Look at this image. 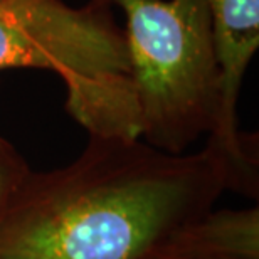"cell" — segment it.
<instances>
[{
    "instance_id": "obj_1",
    "label": "cell",
    "mask_w": 259,
    "mask_h": 259,
    "mask_svg": "<svg viewBox=\"0 0 259 259\" xmlns=\"http://www.w3.org/2000/svg\"><path fill=\"white\" fill-rule=\"evenodd\" d=\"M224 192L209 147L174 155L90 137L66 167L30 170L0 214V259H162Z\"/></svg>"
},
{
    "instance_id": "obj_6",
    "label": "cell",
    "mask_w": 259,
    "mask_h": 259,
    "mask_svg": "<svg viewBox=\"0 0 259 259\" xmlns=\"http://www.w3.org/2000/svg\"><path fill=\"white\" fill-rule=\"evenodd\" d=\"M29 174V165L17 148L0 137V214Z\"/></svg>"
},
{
    "instance_id": "obj_4",
    "label": "cell",
    "mask_w": 259,
    "mask_h": 259,
    "mask_svg": "<svg viewBox=\"0 0 259 259\" xmlns=\"http://www.w3.org/2000/svg\"><path fill=\"white\" fill-rule=\"evenodd\" d=\"M209 7L217 66L219 115L207 143L226 170L227 190L257 199L259 157L256 137L242 133L237 101L242 79L259 48V0H205Z\"/></svg>"
},
{
    "instance_id": "obj_5",
    "label": "cell",
    "mask_w": 259,
    "mask_h": 259,
    "mask_svg": "<svg viewBox=\"0 0 259 259\" xmlns=\"http://www.w3.org/2000/svg\"><path fill=\"white\" fill-rule=\"evenodd\" d=\"M162 259H259V209L207 212Z\"/></svg>"
},
{
    "instance_id": "obj_2",
    "label": "cell",
    "mask_w": 259,
    "mask_h": 259,
    "mask_svg": "<svg viewBox=\"0 0 259 259\" xmlns=\"http://www.w3.org/2000/svg\"><path fill=\"white\" fill-rule=\"evenodd\" d=\"M39 67L66 86V110L101 138H140V111L125 32L105 0H0V69Z\"/></svg>"
},
{
    "instance_id": "obj_3",
    "label": "cell",
    "mask_w": 259,
    "mask_h": 259,
    "mask_svg": "<svg viewBox=\"0 0 259 259\" xmlns=\"http://www.w3.org/2000/svg\"><path fill=\"white\" fill-rule=\"evenodd\" d=\"M125 12L140 138L180 155L219 115V66L205 0H115Z\"/></svg>"
}]
</instances>
